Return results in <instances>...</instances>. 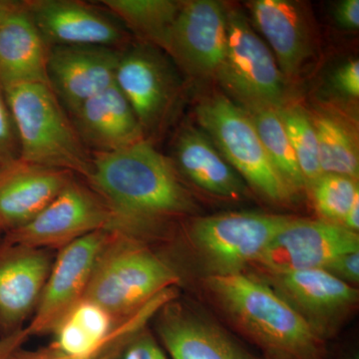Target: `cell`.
<instances>
[{"label": "cell", "instance_id": "obj_20", "mask_svg": "<svg viewBox=\"0 0 359 359\" xmlns=\"http://www.w3.org/2000/svg\"><path fill=\"white\" fill-rule=\"evenodd\" d=\"M250 7L283 76L297 75L313 48L311 26L304 9L290 0H256L250 2Z\"/></svg>", "mask_w": 359, "mask_h": 359}, {"label": "cell", "instance_id": "obj_24", "mask_svg": "<svg viewBox=\"0 0 359 359\" xmlns=\"http://www.w3.org/2000/svg\"><path fill=\"white\" fill-rule=\"evenodd\" d=\"M101 4L145 44L161 49L181 7V1L172 0H103Z\"/></svg>", "mask_w": 359, "mask_h": 359}, {"label": "cell", "instance_id": "obj_6", "mask_svg": "<svg viewBox=\"0 0 359 359\" xmlns=\"http://www.w3.org/2000/svg\"><path fill=\"white\" fill-rule=\"evenodd\" d=\"M226 52L216 78L247 106L280 109L285 106V80L271 49L238 11H226Z\"/></svg>", "mask_w": 359, "mask_h": 359}, {"label": "cell", "instance_id": "obj_27", "mask_svg": "<svg viewBox=\"0 0 359 359\" xmlns=\"http://www.w3.org/2000/svg\"><path fill=\"white\" fill-rule=\"evenodd\" d=\"M313 124L323 174L341 175L358 181V149L353 135L330 116H320Z\"/></svg>", "mask_w": 359, "mask_h": 359}, {"label": "cell", "instance_id": "obj_13", "mask_svg": "<svg viewBox=\"0 0 359 359\" xmlns=\"http://www.w3.org/2000/svg\"><path fill=\"white\" fill-rule=\"evenodd\" d=\"M115 83L134 111L145 138L164 121L178 87L166 59L148 44L122 51Z\"/></svg>", "mask_w": 359, "mask_h": 359}, {"label": "cell", "instance_id": "obj_21", "mask_svg": "<svg viewBox=\"0 0 359 359\" xmlns=\"http://www.w3.org/2000/svg\"><path fill=\"white\" fill-rule=\"evenodd\" d=\"M48 45L34 25L25 1L0 25V85H49ZM50 86V85H49Z\"/></svg>", "mask_w": 359, "mask_h": 359}, {"label": "cell", "instance_id": "obj_25", "mask_svg": "<svg viewBox=\"0 0 359 359\" xmlns=\"http://www.w3.org/2000/svg\"><path fill=\"white\" fill-rule=\"evenodd\" d=\"M175 292L176 290L169 289L156 295L138 311L120 321L109 337L90 353L71 355L59 353L48 346L37 351L21 348L11 359H108L130 339L145 330L149 321L152 320L161 309L174 299Z\"/></svg>", "mask_w": 359, "mask_h": 359}, {"label": "cell", "instance_id": "obj_36", "mask_svg": "<svg viewBox=\"0 0 359 359\" xmlns=\"http://www.w3.org/2000/svg\"><path fill=\"white\" fill-rule=\"evenodd\" d=\"M342 226L346 228V230L353 231V233H358L359 230V199L356 200L351 205L349 211L347 212L346 217L341 222Z\"/></svg>", "mask_w": 359, "mask_h": 359}, {"label": "cell", "instance_id": "obj_15", "mask_svg": "<svg viewBox=\"0 0 359 359\" xmlns=\"http://www.w3.org/2000/svg\"><path fill=\"white\" fill-rule=\"evenodd\" d=\"M53 259L49 250L0 240V337L29 323Z\"/></svg>", "mask_w": 359, "mask_h": 359}, {"label": "cell", "instance_id": "obj_7", "mask_svg": "<svg viewBox=\"0 0 359 359\" xmlns=\"http://www.w3.org/2000/svg\"><path fill=\"white\" fill-rule=\"evenodd\" d=\"M294 217L231 212L195 219L191 242L212 275L243 273Z\"/></svg>", "mask_w": 359, "mask_h": 359}, {"label": "cell", "instance_id": "obj_34", "mask_svg": "<svg viewBox=\"0 0 359 359\" xmlns=\"http://www.w3.org/2000/svg\"><path fill=\"white\" fill-rule=\"evenodd\" d=\"M335 20L341 27L358 30L359 27L358 0H344L335 9Z\"/></svg>", "mask_w": 359, "mask_h": 359}, {"label": "cell", "instance_id": "obj_4", "mask_svg": "<svg viewBox=\"0 0 359 359\" xmlns=\"http://www.w3.org/2000/svg\"><path fill=\"white\" fill-rule=\"evenodd\" d=\"M179 282L172 266L141 245L139 238L112 231L97 259L83 299L121 321Z\"/></svg>", "mask_w": 359, "mask_h": 359}, {"label": "cell", "instance_id": "obj_8", "mask_svg": "<svg viewBox=\"0 0 359 359\" xmlns=\"http://www.w3.org/2000/svg\"><path fill=\"white\" fill-rule=\"evenodd\" d=\"M110 210L102 198L91 187L73 178L32 221L7 231L1 240L59 250L94 231H110Z\"/></svg>", "mask_w": 359, "mask_h": 359}, {"label": "cell", "instance_id": "obj_16", "mask_svg": "<svg viewBox=\"0 0 359 359\" xmlns=\"http://www.w3.org/2000/svg\"><path fill=\"white\" fill-rule=\"evenodd\" d=\"M122 50L100 46H55L49 50V85L69 116L115 84Z\"/></svg>", "mask_w": 359, "mask_h": 359}, {"label": "cell", "instance_id": "obj_11", "mask_svg": "<svg viewBox=\"0 0 359 359\" xmlns=\"http://www.w3.org/2000/svg\"><path fill=\"white\" fill-rule=\"evenodd\" d=\"M294 309L321 339L330 337L355 308L358 290L323 269L264 273L263 280Z\"/></svg>", "mask_w": 359, "mask_h": 359}, {"label": "cell", "instance_id": "obj_22", "mask_svg": "<svg viewBox=\"0 0 359 359\" xmlns=\"http://www.w3.org/2000/svg\"><path fill=\"white\" fill-rule=\"evenodd\" d=\"M176 169L205 192L219 197H244V179L224 159L208 135L186 127L177 136L174 145Z\"/></svg>", "mask_w": 359, "mask_h": 359}, {"label": "cell", "instance_id": "obj_33", "mask_svg": "<svg viewBox=\"0 0 359 359\" xmlns=\"http://www.w3.org/2000/svg\"><path fill=\"white\" fill-rule=\"evenodd\" d=\"M334 85L341 93L353 98L359 95V61H349L340 66L334 74Z\"/></svg>", "mask_w": 359, "mask_h": 359}, {"label": "cell", "instance_id": "obj_37", "mask_svg": "<svg viewBox=\"0 0 359 359\" xmlns=\"http://www.w3.org/2000/svg\"><path fill=\"white\" fill-rule=\"evenodd\" d=\"M21 4H22V1H18V0H0V25L14 11H18Z\"/></svg>", "mask_w": 359, "mask_h": 359}, {"label": "cell", "instance_id": "obj_29", "mask_svg": "<svg viewBox=\"0 0 359 359\" xmlns=\"http://www.w3.org/2000/svg\"><path fill=\"white\" fill-rule=\"evenodd\" d=\"M309 190L325 221L335 224H341L351 205L359 199L358 181L341 175L323 174Z\"/></svg>", "mask_w": 359, "mask_h": 359}, {"label": "cell", "instance_id": "obj_31", "mask_svg": "<svg viewBox=\"0 0 359 359\" xmlns=\"http://www.w3.org/2000/svg\"><path fill=\"white\" fill-rule=\"evenodd\" d=\"M108 359H168L164 349L145 330L130 339Z\"/></svg>", "mask_w": 359, "mask_h": 359}, {"label": "cell", "instance_id": "obj_2", "mask_svg": "<svg viewBox=\"0 0 359 359\" xmlns=\"http://www.w3.org/2000/svg\"><path fill=\"white\" fill-rule=\"evenodd\" d=\"M205 285L222 311L269 359H325V339L266 283L244 273L211 275Z\"/></svg>", "mask_w": 359, "mask_h": 359}, {"label": "cell", "instance_id": "obj_10", "mask_svg": "<svg viewBox=\"0 0 359 359\" xmlns=\"http://www.w3.org/2000/svg\"><path fill=\"white\" fill-rule=\"evenodd\" d=\"M359 250L358 233L339 224L294 218L273 238L256 264L264 273L323 269L332 259Z\"/></svg>", "mask_w": 359, "mask_h": 359}, {"label": "cell", "instance_id": "obj_30", "mask_svg": "<svg viewBox=\"0 0 359 359\" xmlns=\"http://www.w3.org/2000/svg\"><path fill=\"white\" fill-rule=\"evenodd\" d=\"M20 158L18 130L4 88L0 85V167L15 162Z\"/></svg>", "mask_w": 359, "mask_h": 359}, {"label": "cell", "instance_id": "obj_38", "mask_svg": "<svg viewBox=\"0 0 359 359\" xmlns=\"http://www.w3.org/2000/svg\"><path fill=\"white\" fill-rule=\"evenodd\" d=\"M4 230L2 229V226H0V240H1L2 236H4Z\"/></svg>", "mask_w": 359, "mask_h": 359}, {"label": "cell", "instance_id": "obj_9", "mask_svg": "<svg viewBox=\"0 0 359 359\" xmlns=\"http://www.w3.org/2000/svg\"><path fill=\"white\" fill-rule=\"evenodd\" d=\"M112 231L100 230L58 250L36 309L26 325L30 337L52 334L71 309L83 299L92 271Z\"/></svg>", "mask_w": 359, "mask_h": 359}, {"label": "cell", "instance_id": "obj_26", "mask_svg": "<svg viewBox=\"0 0 359 359\" xmlns=\"http://www.w3.org/2000/svg\"><path fill=\"white\" fill-rule=\"evenodd\" d=\"M247 111L278 174L294 193L306 189V181L278 110L261 107Z\"/></svg>", "mask_w": 359, "mask_h": 359}, {"label": "cell", "instance_id": "obj_18", "mask_svg": "<svg viewBox=\"0 0 359 359\" xmlns=\"http://www.w3.org/2000/svg\"><path fill=\"white\" fill-rule=\"evenodd\" d=\"M82 143L94 153H112L146 140L134 111L117 85L88 99L70 116Z\"/></svg>", "mask_w": 359, "mask_h": 359}, {"label": "cell", "instance_id": "obj_3", "mask_svg": "<svg viewBox=\"0 0 359 359\" xmlns=\"http://www.w3.org/2000/svg\"><path fill=\"white\" fill-rule=\"evenodd\" d=\"M4 91L18 130L20 159L88 179L92 156L51 87L28 83Z\"/></svg>", "mask_w": 359, "mask_h": 359}, {"label": "cell", "instance_id": "obj_35", "mask_svg": "<svg viewBox=\"0 0 359 359\" xmlns=\"http://www.w3.org/2000/svg\"><path fill=\"white\" fill-rule=\"evenodd\" d=\"M26 327L7 337H0V359H11L14 354L23 348L30 339Z\"/></svg>", "mask_w": 359, "mask_h": 359}, {"label": "cell", "instance_id": "obj_19", "mask_svg": "<svg viewBox=\"0 0 359 359\" xmlns=\"http://www.w3.org/2000/svg\"><path fill=\"white\" fill-rule=\"evenodd\" d=\"M157 316L158 335L172 359H252L221 328L172 302Z\"/></svg>", "mask_w": 359, "mask_h": 359}, {"label": "cell", "instance_id": "obj_14", "mask_svg": "<svg viewBox=\"0 0 359 359\" xmlns=\"http://www.w3.org/2000/svg\"><path fill=\"white\" fill-rule=\"evenodd\" d=\"M49 48L100 46L119 49L128 39L117 18L77 0H25ZM121 50V49H119Z\"/></svg>", "mask_w": 359, "mask_h": 359}, {"label": "cell", "instance_id": "obj_28", "mask_svg": "<svg viewBox=\"0 0 359 359\" xmlns=\"http://www.w3.org/2000/svg\"><path fill=\"white\" fill-rule=\"evenodd\" d=\"M278 112L309 189L323 175L313 121L299 106H283Z\"/></svg>", "mask_w": 359, "mask_h": 359}, {"label": "cell", "instance_id": "obj_1", "mask_svg": "<svg viewBox=\"0 0 359 359\" xmlns=\"http://www.w3.org/2000/svg\"><path fill=\"white\" fill-rule=\"evenodd\" d=\"M87 181L110 210V231L130 237L139 238L161 222L196 210L173 163L147 140L94 153Z\"/></svg>", "mask_w": 359, "mask_h": 359}, {"label": "cell", "instance_id": "obj_32", "mask_svg": "<svg viewBox=\"0 0 359 359\" xmlns=\"http://www.w3.org/2000/svg\"><path fill=\"white\" fill-rule=\"evenodd\" d=\"M323 269L347 285L359 282V250L346 252L332 259Z\"/></svg>", "mask_w": 359, "mask_h": 359}, {"label": "cell", "instance_id": "obj_39", "mask_svg": "<svg viewBox=\"0 0 359 359\" xmlns=\"http://www.w3.org/2000/svg\"><path fill=\"white\" fill-rule=\"evenodd\" d=\"M353 359H358V356H356V358H353Z\"/></svg>", "mask_w": 359, "mask_h": 359}, {"label": "cell", "instance_id": "obj_5", "mask_svg": "<svg viewBox=\"0 0 359 359\" xmlns=\"http://www.w3.org/2000/svg\"><path fill=\"white\" fill-rule=\"evenodd\" d=\"M196 118L224 159L257 193L278 204L292 200L295 193L269 160L247 110L216 95L196 107Z\"/></svg>", "mask_w": 359, "mask_h": 359}, {"label": "cell", "instance_id": "obj_12", "mask_svg": "<svg viewBox=\"0 0 359 359\" xmlns=\"http://www.w3.org/2000/svg\"><path fill=\"white\" fill-rule=\"evenodd\" d=\"M226 9L215 0L181 1L164 49L187 72L215 76L226 52Z\"/></svg>", "mask_w": 359, "mask_h": 359}, {"label": "cell", "instance_id": "obj_17", "mask_svg": "<svg viewBox=\"0 0 359 359\" xmlns=\"http://www.w3.org/2000/svg\"><path fill=\"white\" fill-rule=\"evenodd\" d=\"M73 178L70 172L20 159L0 167V226L4 233L32 221Z\"/></svg>", "mask_w": 359, "mask_h": 359}, {"label": "cell", "instance_id": "obj_23", "mask_svg": "<svg viewBox=\"0 0 359 359\" xmlns=\"http://www.w3.org/2000/svg\"><path fill=\"white\" fill-rule=\"evenodd\" d=\"M119 323L100 306L82 299L52 332L53 341L49 346L71 355L90 353L109 337Z\"/></svg>", "mask_w": 359, "mask_h": 359}]
</instances>
